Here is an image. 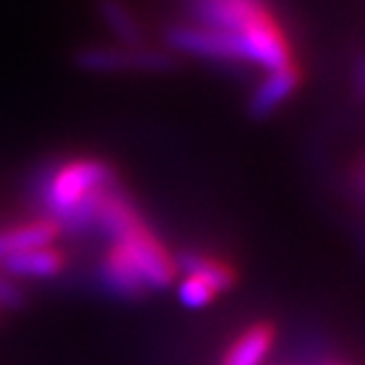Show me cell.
Segmentation results:
<instances>
[{"mask_svg":"<svg viewBox=\"0 0 365 365\" xmlns=\"http://www.w3.org/2000/svg\"><path fill=\"white\" fill-rule=\"evenodd\" d=\"M273 327L266 323H257L240 334L235 344L228 349L223 365H261L268 351L273 349Z\"/></svg>","mask_w":365,"mask_h":365,"instance_id":"cell-9","label":"cell"},{"mask_svg":"<svg viewBox=\"0 0 365 365\" xmlns=\"http://www.w3.org/2000/svg\"><path fill=\"white\" fill-rule=\"evenodd\" d=\"M178 264H180V268L185 273H195V275L207 277L209 282L216 284L218 292L230 289L232 280H235V275H232L230 266H225L223 261H218V259H211V257H204V254H197V252L180 254Z\"/></svg>","mask_w":365,"mask_h":365,"instance_id":"cell-11","label":"cell"},{"mask_svg":"<svg viewBox=\"0 0 365 365\" xmlns=\"http://www.w3.org/2000/svg\"><path fill=\"white\" fill-rule=\"evenodd\" d=\"M114 173L98 159H74L50 173L43 182L41 202L55 216L53 221L83 228L93 225L100 197L112 187Z\"/></svg>","mask_w":365,"mask_h":365,"instance_id":"cell-2","label":"cell"},{"mask_svg":"<svg viewBox=\"0 0 365 365\" xmlns=\"http://www.w3.org/2000/svg\"><path fill=\"white\" fill-rule=\"evenodd\" d=\"M166 43L176 53L204 57V60H225V62H245V53L237 38L230 34L216 31V29L202 24H176L166 31Z\"/></svg>","mask_w":365,"mask_h":365,"instance_id":"cell-5","label":"cell"},{"mask_svg":"<svg viewBox=\"0 0 365 365\" xmlns=\"http://www.w3.org/2000/svg\"><path fill=\"white\" fill-rule=\"evenodd\" d=\"M0 266L14 277H53L62 271L64 257L53 247H36L3 259Z\"/></svg>","mask_w":365,"mask_h":365,"instance_id":"cell-8","label":"cell"},{"mask_svg":"<svg viewBox=\"0 0 365 365\" xmlns=\"http://www.w3.org/2000/svg\"><path fill=\"white\" fill-rule=\"evenodd\" d=\"M98 12L121 46H143V29L121 0H98Z\"/></svg>","mask_w":365,"mask_h":365,"instance_id":"cell-10","label":"cell"},{"mask_svg":"<svg viewBox=\"0 0 365 365\" xmlns=\"http://www.w3.org/2000/svg\"><path fill=\"white\" fill-rule=\"evenodd\" d=\"M78 67L95 74H116V71H169L176 67L171 53L152 50L145 46H95L76 55Z\"/></svg>","mask_w":365,"mask_h":365,"instance_id":"cell-4","label":"cell"},{"mask_svg":"<svg viewBox=\"0 0 365 365\" xmlns=\"http://www.w3.org/2000/svg\"><path fill=\"white\" fill-rule=\"evenodd\" d=\"M112 237L114 245H119L130 259V264L135 266L145 289H164L173 282L176 261H173L169 250L159 242V237L152 235L140 216Z\"/></svg>","mask_w":365,"mask_h":365,"instance_id":"cell-3","label":"cell"},{"mask_svg":"<svg viewBox=\"0 0 365 365\" xmlns=\"http://www.w3.org/2000/svg\"><path fill=\"white\" fill-rule=\"evenodd\" d=\"M197 24L230 34L245 62L268 71L292 64L289 41L264 0H192Z\"/></svg>","mask_w":365,"mask_h":365,"instance_id":"cell-1","label":"cell"},{"mask_svg":"<svg viewBox=\"0 0 365 365\" xmlns=\"http://www.w3.org/2000/svg\"><path fill=\"white\" fill-rule=\"evenodd\" d=\"M363 185H365V178H363Z\"/></svg>","mask_w":365,"mask_h":365,"instance_id":"cell-15","label":"cell"},{"mask_svg":"<svg viewBox=\"0 0 365 365\" xmlns=\"http://www.w3.org/2000/svg\"><path fill=\"white\" fill-rule=\"evenodd\" d=\"M57 235H60V223L53 218L0 230V261L19 252L36 250V247H50Z\"/></svg>","mask_w":365,"mask_h":365,"instance_id":"cell-7","label":"cell"},{"mask_svg":"<svg viewBox=\"0 0 365 365\" xmlns=\"http://www.w3.org/2000/svg\"><path fill=\"white\" fill-rule=\"evenodd\" d=\"M218 294H221V292L216 289L214 282H209L207 277L195 275V273H185V277H182L178 284V299L187 309H204V306H209Z\"/></svg>","mask_w":365,"mask_h":365,"instance_id":"cell-12","label":"cell"},{"mask_svg":"<svg viewBox=\"0 0 365 365\" xmlns=\"http://www.w3.org/2000/svg\"><path fill=\"white\" fill-rule=\"evenodd\" d=\"M21 299L24 297H21V289L17 284L0 275V306H5V309H17L21 304Z\"/></svg>","mask_w":365,"mask_h":365,"instance_id":"cell-13","label":"cell"},{"mask_svg":"<svg viewBox=\"0 0 365 365\" xmlns=\"http://www.w3.org/2000/svg\"><path fill=\"white\" fill-rule=\"evenodd\" d=\"M302 74L294 64L268 71L266 78L257 86L252 100H250V114L252 116H268L273 114L282 102L292 98V93L299 88Z\"/></svg>","mask_w":365,"mask_h":365,"instance_id":"cell-6","label":"cell"},{"mask_svg":"<svg viewBox=\"0 0 365 365\" xmlns=\"http://www.w3.org/2000/svg\"><path fill=\"white\" fill-rule=\"evenodd\" d=\"M354 86H356V93H359V98L365 100V55L359 57V62H356V69H354Z\"/></svg>","mask_w":365,"mask_h":365,"instance_id":"cell-14","label":"cell"}]
</instances>
